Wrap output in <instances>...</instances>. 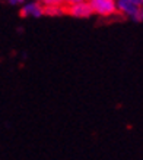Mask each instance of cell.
Masks as SVG:
<instances>
[{
    "mask_svg": "<svg viewBox=\"0 0 143 160\" xmlns=\"http://www.w3.org/2000/svg\"><path fill=\"white\" fill-rule=\"evenodd\" d=\"M115 9H117V13L121 16L130 18V19L137 21V22L143 19L142 6L136 5L131 0H115Z\"/></svg>",
    "mask_w": 143,
    "mask_h": 160,
    "instance_id": "6da1fadb",
    "label": "cell"
},
{
    "mask_svg": "<svg viewBox=\"0 0 143 160\" xmlns=\"http://www.w3.org/2000/svg\"><path fill=\"white\" fill-rule=\"evenodd\" d=\"M91 6L92 13L98 15L101 18H111L117 15L115 9V0H88Z\"/></svg>",
    "mask_w": 143,
    "mask_h": 160,
    "instance_id": "7a4b0ae2",
    "label": "cell"
},
{
    "mask_svg": "<svg viewBox=\"0 0 143 160\" xmlns=\"http://www.w3.org/2000/svg\"><path fill=\"white\" fill-rule=\"evenodd\" d=\"M44 15V6L39 3L38 0H26L22 9H21V16L24 18H41Z\"/></svg>",
    "mask_w": 143,
    "mask_h": 160,
    "instance_id": "3957f363",
    "label": "cell"
},
{
    "mask_svg": "<svg viewBox=\"0 0 143 160\" xmlns=\"http://www.w3.org/2000/svg\"><path fill=\"white\" fill-rule=\"evenodd\" d=\"M66 13H69L73 18H79V19H83V18H89L92 15L91 6L88 2H81V3H75V5H67L66 6Z\"/></svg>",
    "mask_w": 143,
    "mask_h": 160,
    "instance_id": "277c9868",
    "label": "cell"
},
{
    "mask_svg": "<svg viewBox=\"0 0 143 160\" xmlns=\"http://www.w3.org/2000/svg\"><path fill=\"white\" fill-rule=\"evenodd\" d=\"M66 13V6H47L44 8V15L48 16H62Z\"/></svg>",
    "mask_w": 143,
    "mask_h": 160,
    "instance_id": "5b68a950",
    "label": "cell"
},
{
    "mask_svg": "<svg viewBox=\"0 0 143 160\" xmlns=\"http://www.w3.org/2000/svg\"><path fill=\"white\" fill-rule=\"evenodd\" d=\"M39 3L47 8V6H64V0H38Z\"/></svg>",
    "mask_w": 143,
    "mask_h": 160,
    "instance_id": "8992f818",
    "label": "cell"
},
{
    "mask_svg": "<svg viewBox=\"0 0 143 160\" xmlns=\"http://www.w3.org/2000/svg\"><path fill=\"white\" fill-rule=\"evenodd\" d=\"M9 5H12V6H22L26 2V0H6Z\"/></svg>",
    "mask_w": 143,
    "mask_h": 160,
    "instance_id": "52a82bcc",
    "label": "cell"
},
{
    "mask_svg": "<svg viewBox=\"0 0 143 160\" xmlns=\"http://www.w3.org/2000/svg\"><path fill=\"white\" fill-rule=\"evenodd\" d=\"M81 2H88V0H64V6L75 5V3H81Z\"/></svg>",
    "mask_w": 143,
    "mask_h": 160,
    "instance_id": "ba28073f",
    "label": "cell"
},
{
    "mask_svg": "<svg viewBox=\"0 0 143 160\" xmlns=\"http://www.w3.org/2000/svg\"><path fill=\"white\" fill-rule=\"evenodd\" d=\"M131 2H134V3L139 6H142V3H143V0H131Z\"/></svg>",
    "mask_w": 143,
    "mask_h": 160,
    "instance_id": "9c48e42d",
    "label": "cell"
}]
</instances>
